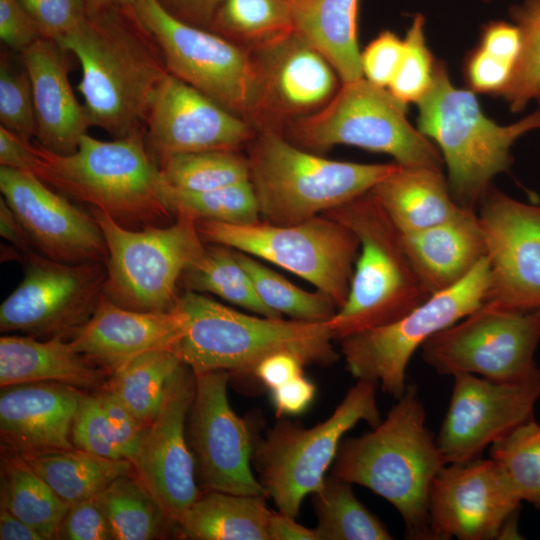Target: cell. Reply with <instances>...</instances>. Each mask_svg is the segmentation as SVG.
I'll return each mask as SVG.
<instances>
[{"instance_id":"cell-1","label":"cell","mask_w":540,"mask_h":540,"mask_svg":"<svg viewBox=\"0 0 540 540\" xmlns=\"http://www.w3.org/2000/svg\"><path fill=\"white\" fill-rule=\"evenodd\" d=\"M56 42L79 61L77 90L91 126L114 139L145 132L152 100L169 71L132 8L88 15Z\"/></svg>"},{"instance_id":"cell-2","label":"cell","mask_w":540,"mask_h":540,"mask_svg":"<svg viewBox=\"0 0 540 540\" xmlns=\"http://www.w3.org/2000/svg\"><path fill=\"white\" fill-rule=\"evenodd\" d=\"M371 431L341 442L331 475L370 489L400 514L406 536L433 540L429 491L446 465L414 383Z\"/></svg>"},{"instance_id":"cell-3","label":"cell","mask_w":540,"mask_h":540,"mask_svg":"<svg viewBox=\"0 0 540 540\" xmlns=\"http://www.w3.org/2000/svg\"><path fill=\"white\" fill-rule=\"evenodd\" d=\"M36 150L39 162L34 175L51 188L105 212L125 228L166 226L176 218L145 132L112 141L86 133L69 155L53 153L38 143Z\"/></svg>"},{"instance_id":"cell-4","label":"cell","mask_w":540,"mask_h":540,"mask_svg":"<svg viewBox=\"0 0 540 540\" xmlns=\"http://www.w3.org/2000/svg\"><path fill=\"white\" fill-rule=\"evenodd\" d=\"M179 305L186 326L171 351L195 374L224 370L253 377L262 360L282 351L298 355L306 365H331L339 358L326 322L250 315L188 290Z\"/></svg>"},{"instance_id":"cell-5","label":"cell","mask_w":540,"mask_h":540,"mask_svg":"<svg viewBox=\"0 0 540 540\" xmlns=\"http://www.w3.org/2000/svg\"><path fill=\"white\" fill-rule=\"evenodd\" d=\"M247 146L260 217L275 225L324 214L369 192L399 165L331 160L296 146L273 129L256 130Z\"/></svg>"},{"instance_id":"cell-6","label":"cell","mask_w":540,"mask_h":540,"mask_svg":"<svg viewBox=\"0 0 540 540\" xmlns=\"http://www.w3.org/2000/svg\"><path fill=\"white\" fill-rule=\"evenodd\" d=\"M418 107V130L438 148L453 198L471 209L478 206L494 177L511 167L516 140L540 128V103L517 122L500 125L484 114L474 92L453 85L439 61L433 85Z\"/></svg>"},{"instance_id":"cell-7","label":"cell","mask_w":540,"mask_h":540,"mask_svg":"<svg viewBox=\"0 0 540 540\" xmlns=\"http://www.w3.org/2000/svg\"><path fill=\"white\" fill-rule=\"evenodd\" d=\"M324 214L360 243L347 300L326 322L335 339L391 323L431 296L409 260L402 233L370 192Z\"/></svg>"},{"instance_id":"cell-8","label":"cell","mask_w":540,"mask_h":540,"mask_svg":"<svg viewBox=\"0 0 540 540\" xmlns=\"http://www.w3.org/2000/svg\"><path fill=\"white\" fill-rule=\"evenodd\" d=\"M378 387L359 379L326 420L310 428L280 420L255 440L253 468L278 511L296 518L303 500L322 486L344 435L359 422L372 428L382 420Z\"/></svg>"},{"instance_id":"cell-9","label":"cell","mask_w":540,"mask_h":540,"mask_svg":"<svg viewBox=\"0 0 540 540\" xmlns=\"http://www.w3.org/2000/svg\"><path fill=\"white\" fill-rule=\"evenodd\" d=\"M406 105L365 78L341 83L322 108L287 124V139L313 153L339 144L385 153L402 166L441 169L436 145L406 117Z\"/></svg>"},{"instance_id":"cell-10","label":"cell","mask_w":540,"mask_h":540,"mask_svg":"<svg viewBox=\"0 0 540 540\" xmlns=\"http://www.w3.org/2000/svg\"><path fill=\"white\" fill-rule=\"evenodd\" d=\"M108 251L104 294L130 310L161 312L174 309L183 272L204 251L196 219L178 213L166 226L132 230L93 208Z\"/></svg>"},{"instance_id":"cell-11","label":"cell","mask_w":540,"mask_h":540,"mask_svg":"<svg viewBox=\"0 0 540 540\" xmlns=\"http://www.w3.org/2000/svg\"><path fill=\"white\" fill-rule=\"evenodd\" d=\"M196 226L203 242L233 248L301 277L337 310L347 300L360 243L351 230L325 214L293 225L196 220Z\"/></svg>"},{"instance_id":"cell-12","label":"cell","mask_w":540,"mask_h":540,"mask_svg":"<svg viewBox=\"0 0 540 540\" xmlns=\"http://www.w3.org/2000/svg\"><path fill=\"white\" fill-rule=\"evenodd\" d=\"M132 10L156 42L169 73L254 124L261 86L251 51L179 20L158 0H136Z\"/></svg>"},{"instance_id":"cell-13","label":"cell","mask_w":540,"mask_h":540,"mask_svg":"<svg viewBox=\"0 0 540 540\" xmlns=\"http://www.w3.org/2000/svg\"><path fill=\"white\" fill-rule=\"evenodd\" d=\"M487 257L459 283L431 295L403 317L383 326L340 339L349 373L378 384L398 399L408 383L413 354L436 333L458 322L484 302L489 286Z\"/></svg>"},{"instance_id":"cell-14","label":"cell","mask_w":540,"mask_h":540,"mask_svg":"<svg viewBox=\"0 0 540 540\" xmlns=\"http://www.w3.org/2000/svg\"><path fill=\"white\" fill-rule=\"evenodd\" d=\"M539 343L540 309L517 311L483 303L433 335L420 350L438 374L515 382L539 368L535 361Z\"/></svg>"},{"instance_id":"cell-15","label":"cell","mask_w":540,"mask_h":540,"mask_svg":"<svg viewBox=\"0 0 540 540\" xmlns=\"http://www.w3.org/2000/svg\"><path fill=\"white\" fill-rule=\"evenodd\" d=\"M107 278L105 262L67 263L24 254V276L1 303V332L39 339L71 336L96 310Z\"/></svg>"},{"instance_id":"cell-16","label":"cell","mask_w":540,"mask_h":540,"mask_svg":"<svg viewBox=\"0 0 540 540\" xmlns=\"http://www.w3.org/2000/svg\"><path fill=\"white\" fill-rule=\"evenodd\" d=\"M195 375L186 432L200 486L204 491L267 496L253 472L251 425L228 399L230 374L216 370Z\"/></svg>"},{"instance_id":"cell-17","label":"cell","mask_w":540,"mask_h":540,"mask_svg":"<svg viewBox=\"0 0 540 540\" xmlns=\"http://www.w3.org/2000/svg\"><path fill=\"white\" fill-rule=\"evenodd\" d=\"M452 377L449 405L435 438L445 464L480 458L487 447L534 419L540 367L515 382L464 373Z\"/></svg>"},{"instance_id":"cell-18","label":"cell","mask_w":540,"mask_h":540,"mask_svg":"<svg viewBox=\"0 0 540 540\" xmlns=\"http://www.w3.org/2000/svg\"><path fill=\"white\" fill-rule=\"evenodd\" d=\"M494 307L540 309V203L516 200L491 186L479 204Z\"/></svg>"},{"instance_id":"cell-19","label":"cell","mask_w":540,"mask_h":540,"mask_svg":"<svg viewBox=\"0 0 540 540\" xmlns=\"http://www.w3.org/2000/svg\"><path fill=\"white\" fill-rule=\"evenodd\" d=\"M195 389L196 375L182 363L170 378L133 460L136 476L177 525L201 494L186 432Z\"/></svg>"},{"instance_id":"cell-20","label":"cell","mask_w":540,"mask_h":540,"mask_svg":"<svg viewBox=\"0 0 540 540\" xmlns=\"http://www.w3.org/2000/svg\"><path fill=\"white\" fill-rule=\"evenodd\" d=\"M522 501L489 457L444 465L429 491L433 540H492Z\"/></svg>"},{"instance_id":"cell-21","label":"cell","mask_w":540,"mask_h":540,"mask_svg":"<svg viewBox=\"0 0 540 540\" xmlns=\"http://www.w3.org/2000/svg\"><path fill=\"white\" fill-rule=\"evenodd\" d=\"M255 133L256 128L249 121L168 73L152 100L145 139L159 166L176 154L237 151Z\"/></svg>"},{"instance_id":"cell-22","label":"cell","mask_w":540,"mask_h":540,"mask_svg":"<svg viewBox=\"0 0 540 540\" xmlns=\"http://www.w3.org/2000/svg\"><path fill=\"white\" fill-rule=\"evenodd\" d=\"M0 190L41 254L67 263L107 260L106 241L94 216L33 173L0 166Z\"/></svg>"},{"instance_id":"cell-23","label":"cell","mask_w":540,"mask_h":540,"mask_svg":"<svg viewBox=\"0 0 540 540\" xmlns=\"http://www.w3.org/2000/svg\"><path fill=\"white\" fill-rule=\"evenodd\" d=\"M252 54L261 86L256 130L281 132L283 125L322 108L339 89L329 61L295 32Z\"/></svg>"},{"instance_id":"cell-24","label":"cell","mask_w":540,"mask_h":540,"mask_svg":"<svg viewBox=\"0 0 540 540\" xmlns=\"http://www.w3.org/2000/svg\"><path fill=\"white\" fill-rule=\"evenodd\" d=\"M186 316L179 305L169 311L123 308L103 294L90 319L69 339L73 348L110 375L137 356L168 349L181 337Z\"/></svg>"},{"instance_id":"cell-25","label":"cell","mask_w":540,"mask_h":540,"mask_svg":"<svg viewBox=\"0 0 540 540\" xmlns=\"http://www.w3.org/2000/svg\"><path fill=\"white\" fill-rule=\"evenodd\" d=\"M83 390L59 382L1 387L3 451L33 454L74 449L72 425Z\"/></svg>"},{"instance_id":"cell-26","label":"cell","mask_w":540,"mask_h":540,"mask_svg":"<svg viewBox=\"0 0 540 540\" xmlns=\"http://www.w3.org/2000/svg\"><path fill=\"white\" fill-rule=\"evenodd\" d=\"M67 54L58 42L42 37L21 53L32 88L37 143L60 155L74 153L91 126L70 84Z\"/></svg>"},{"instance_id":"cell-27","label":"cell","mask_w":540,"mask_h":540,"mask_svg":"<svg viewBox=\"0 0 540 540\" xmlns=\"http://www.w3.org/2000/svg\"><path fill=\"white\" fill-rule=\"evenodd\" d=\"M409 260L430 295L463 280L486 257V243L475 209L410 234H402Z\"/></svg>"},{"instance_id":"cell-28","label":"cell","mask_w":540,"mask_h":540,"mask_svg":"<svg viewBox=\"0 0 540 540\" xmlns=\"http://www.w3.org/2000/svg\"><path fill=\"white\" fill-rule=\"evenodd\" d=\"M110 373L77 352L69 339L4 335L0 338V386L59 382L97 390Z\"/></svg>"},{"instance_id":"cell-29","label":"cell","mask_w":540,"mask_h":540,"mask_svg":"<svg viewBox=\"0 0 540 540\" xmlns=\"http://www.w3.org/2000/svg\"><path fill=\"white\" fill-rule=\"evenodd\" d=\"M369 192L402 234L447 221L464 208L453 198L441 169L430 167L398 165Z\"/></svg>"},{"instance_id":"cell-30","label":"cell","mask_w":540,"mask_h":540,"mask_svg":"<svg viewBox=\"0 0 540 540\" xmlns=\"http://www.w3.org/2000/svg\"><path fill=\"white\" fill-rule=\"evenodd\" d=\"M294 30L332 65L341 83L363 77L357 40L359 0H289Z\"/></svg>"},{"instance_id":"cell-31","label":"cell","mask_w":540,"mask_h":540,"mask_svg":"<svg viewBox=\"0 0 540 540\" xmlns=\"http://www.w3.org/2000/svg\"><path fill=\"white\" fill-rule=\"evenodd\" d=\"M267 496L204 491L177 525L190 540H268Z\"/></svg>"},{"instance_id":"cell-32","label":"cell","mask_w":540,"mask_h":540,"mask_svg":"<svg viewBox=\"0 0 540 540\" xmlns=\"http://www.w3.org/2000/svg\"><path fill=\"white\" fill-rule=\"evenodd\" d=\"M20 455L68 506L98 495L119 476L135 472L129 460L78 448Z\"/></svg>"},{"instance_id":"cell-33","label":"cell","mask_w":540,"mask_h":540,"mask_svg":"<svg viewBox=\"0 0 540 540\" xmlns=\"http://www.w3.org/2000/svg\"><path fill=\"white\" fill-rule=\"evenodd\" d=\"M96 499L114 540H152L177 535V524L135 472L116 478Z\"/></svg>"},{"instance_id":"cell-34","label":"cell","mask_w":540,"mask_h":540,"mask_svg":"<svg viewBox=\"0 0 540 540\" xmlns=\"http://www.w3.org/2000/svg\"><path fill=\"white\" fill-rule=\"evenodd\" d=\"M0 480V507L34 527L44 540L56 539L69 506L19 453L3 451Z\"/></svg>"},{"instance_id":"cell-35","label":"cell","mask_w":540,"mask_h":540,"mask_svg":"<svg viewBox=\"0 0 540 540\" xmlns=\"http://www.w3.org/2000/svg\"><path fill=\"white\" fill-rule=\"evenodd\" d=\"M180 282L185 290L214 294L256 315L282 317L260 300L233 248L205 243L203 253L183 272Z\"/></svg>"},{"instance_id":"cell-36","label":"cell","mask_w":540,"mask_h":540,"mask_svg":"<svg viewBox=\"0 0 540 540\" xmlns=\"http://www.w3.org/2000/svg\"><path fill=\"white\" fill-rule=\"evenodd\" d=\"M352 483L329 475L313 494L319 540H391L386 525L355 495Z\"/></svg>"},{"instance_id":"cell-37","label":"cell","mask_w":540,"mask_h":540,"mask_svg":"<svg viewBox=\"0 0 540 540\" xmlns=\"http://www.w3.org/2000/svg\"><path fill=\"white\" fill-rule=\"evenodd\" d=\"M210 30L253 52L295 32L289 0H223Z\"/></svg>"},{"instance_id":"cell-38","label":"cell","mask_w":540,"mask_h":540,"mask_svg":"<svg viewBox=\"0 0 540 540\" xmlns=\"http://www.w3.org/2000/svg\"><path fill=\"white\" fill-rule=\"evenodd\" d=\"M181 364L171 350L149 351L113 372L104 387L147 427L159 410L170 378Z\"/></svg>"},{"instance_id":"cell-39","label":"cell","mask_w":540,"mask_h":540,"mask_svg":"<svg viewBox=\"0 0 540 540\" xmlns=\"http://www.w3.org/2000/svg\"><path fill=\"white\" fill-rule=\"evenodd\" d=\"M159 168L167 185L182 191L201 192L250 181L247 156L237 151L176 154L161 162Z\"/></svg>"},{"instance_id":"cell-40","label":"cell","mask_w":540,"mask_h":540,"mask_svg":"<svg viewBox=\"0 0 540 540\" xmlns=\"http://www.w3.org/2000/svg\"><path fill=\"white\" fill-rule=\"evenodd\" d=\"M236 255L258 297L272 311L291 319L316 323H325L336 313L334 302L321 292H308L297 287L251 255L238 250Z\"/></svg>"},{"instance_id":"cell-41","label":"cell","mask_w":540,"mask_h":540,"mask_svg":"<svg viewBox=\"0 0 540 540\" xmlns=\"http://www.w3.org/2000/svg\"><path fill=\"white\" fill-rule=\"evenodd\" d=\"M167 195L175 217L183 213L196 220L229 224L260 221L259 204L250 181L201 192L177 190L167 185Z\"/></svg>"},{"instance_id":"cell-42","label":"cell","mask_w":540,"mask_h":540,"mask_svg":"<svg viewBox=\"0 0 540 540\" xmlns=\"http://www.w3.org/2000/svg\"><path fill=\"white\" fill-rule=\"evenodd\" d=\"M495 462L519 499H540V423L532 419L490 446Z\"/></svg>"},{"instance_id":"cell-43","label":"cell","mask_w":540,"mask_h":540,"mask_svg":"<svg viewBox=\"0 0 540 540\" xmlns=\"http://www.w3.org/2000/svg\"><path fill=\"white\" fill-rule=\"evenodd\" d=\"M521 36L520 53L510 82L501 95L511 111L521 112L533 100L540 103V0H524L510 9Z\"/></svg>"},{"instance_id":"cell-44","label":"cell","mask_w":540,"mask_h":540,"mask_svg":"<svg viewBox=\"0 0 540 540\" xmlns=\"http://www.w3.org/2000/svg\"><path fill=\"white\" fill-rule=\"evenodd\" d=\"M425 17L413 16L404 38V52L397 72L387 88L404 105L419 103L433 85L437 61L428 48Z\"/></svg>"},{"instance_id":"cell-45","label":"cell","mask_w":540,"mask_h":540,"mask_svg":"<svg viewBox=\"0 0 540 540\" xmlns=\"http://www.w3.org/2000/svg\"><path fill=\"white\" fill-rule=\"evenodd\" d=\"M0 126L30 141L36 137V117L28 73L6 56L0 62Z\"/></svg>"},{"instance_id":"cell-46","label":"cell","mask_w":540,"mask_h":540,"mask_svg":"<svg viewBox=\"0 0 540 540\" xmlns=\"http://www.w3.org/2000/svg\"><path fill=\"white\" fill-rule=\"evenodd\" d=\"M75 448L109 459H125L115 428L97 390L84 393L75 414L71 432Z\"/></svg>"},{"instance_id":"cell-47","label":"cell","mask_w":540,"mask_h":540,"mask_svg":"<svg viewBox=\"0 0 540 540\" xmlns=\"http://www.w3.org/2000/svg\"><path fill=\"white\" fill-rule=\"evenodd\" d=\"M42 38L57 41L88 16L85 0H18Z\"/></svg>"},{"instance_id":"cell-48","label":"cell","mask_w":540,"mask_h":540,"mask_svg":"<svg viewBox=\"0 0 540 540\" xmlns=\"http://www.w3.org/2000/svg\"><path fill=\"white\" fill-rule=\"evenodd\" d=\"M404 52V39L385 30L374 38L360 55L363 77L372 84L388 88Z\"/></svg>"},{"instance_id":"cell-49","label":"cell","mask_w":540,"mask_h":540,"mask_svg":"<svg viewBox=\"0 0 540 540\" xmlns=\"http://www.w3.org/2000/svg\"><path fill=\"white\" fill-rule=\"evenodd\" d=\"M513 69L514 65L477 46L466 56L463 73L468 89L472 92L502 95L510 82Z\"/></svg>"},{"instance_id":"cell-50","label":"cell","mask_w":540,"mask_h":540,"mask_svg":"<svg viewBox=\"0 0 540 540\" xmlns=\"http://www.w3.org/2000/svg\"><path fill=\"white\" fill-rule=\"evenodd\" d=\"M61 540H114L96 496L70 505L57 538Z\"/></svg>"},{"instance_id":"cell-51","label":"cell","mask_w":540,"mask_h":540,"mask_svg":"<svg viewBox=\"0 0 540 540\" xmlns=\"http://www.w3.org/2000/svg\"><path fill=\"white\" fill-rule=\"evenodd\" d=\"M41 36L18 0H0V38L10 49L22 53Z\"/></svg>"},{"instance_id":"cell-52","label":"cell","mask_w":540,"mask_h":540,"mask_svg":"<svg viewBox=\"0 0 540 540\" xmlns=\"http://www.w3.org/2000/svg\"><path fill=\"white\" fill-rule=\"evenodd\" d=\"M479 47L515 66L521 48L518 27L505 21H490L480 32Z\"/></svg>"},{"instance_id":"cell-53","label":"cell","mask_w":540,"mask_h":540,"mask_svg":"<svg viewBox=\"0 0 540 540\" xmlns=\"http://www.w3.org/2000/svg\"><path fill=\"white\" fill-rule=\"evenodd\" d=\"M315 395V384L304 374L270 390L271 402L279 417L298 416L304 413Z\"/></svg>"},{"instance_id":"cell-54","label":"cell","mask_w":540,"mask_h":540,"mask_svg":"<svg viewBox=\"0 0 540 540\" xmlns=\"http://www.w3.org/2000/svg\"><path fill=\"white\" fill-rule=\"evenodd\" d=\"M305 362L291 352H277L262 360L254 371L255 378L260 385L269 391L304 374Z\"/></svg>"},{"instance_id":"cell-55","label":"cell","mask_w":540,"mask_h":540,"mask_svg":"<svg viewBox=\"0 0 540 540\" xmlns=\"http://www.w3.org/2000/svg\"><path fill=\"white\" fill-rule=\"evenodd\" d=\"M38 162L36 145L0 126V166L34 174Z\"/></svg>"},{"instance_id":"cell-56","label":"cell","mask_w":540,"mask_h":540,"mask_svg":"<svg viewBox=\"0 0 540 540\" xmlns=\"http://www.w3.org/2000/svg\"><path fill=\"white\" fill-rule=\"evenodd\" d=\"M174 17L188 24L209 29L223 0H158Z\"/></svg>"},{"instance_id":"cell-57","label":"cell","mask_w":540,"mask_h":540,"mask_svg":"<svg viewBox=\"0 0 540 540\" xmlns=\"http://www.w3.org/2000/svg\"><path fill=\"white\" fill-rule=\"evenodd\" d=\"M268 540H319L315 528L305 527L295 518L272 511L267 524Z\"/></svg>"},{"instance_id":"cell-58","label":"cell","mask_w":540,"mask_h":540,"mask_svg":"<svg viewBox=\"0 0 540 540\" xmlns=\"http://www.w3.org/2000/svg\"><path fill=\"white\" fill-rule=\"evenodd\" d=\"M0 233L5 240L23 254L36 250L26 230L2 196L0 198Z\"/></svg>"},{"instance_id":"cell-59","label":"cell","mask_w":540,"mask_h":540,"mask_svg":"<svg viewBox=\"0 0 540 540\" xmlns=\"http://www.w3.org/2000/svg\"><path fill=\"white\" fill-rule=\"evenodd\" d=\"M0 540H44L31 525L0 507Z\"/></svg>"},{"instance_id":"cell-60","label":"cell","mask_w":540,"mask_h":540,"mask_svg":"<svg viewBox=\"0 0 540 540\" xmlns=\"http://www.w3.org/2000/svg\"><path fill=\"white\" fill-rule=\"evenodd\" d=\"M136 0H85L88 15H94L109 8H132Z\"/></svg>"},{"instance_id":"cell-61","label":"cell","mask_w":540,"mask_h":540,"mask_svg":"<svg viewBox=\"0 0 540 540\" xmlns=\"http://www.w3.org/2000/svg\"><path fill=\"white\" fill-rule=\"evenodd\" d=\"M533 505L540 510V499L537 500Z\"/></svg>"}]
</instances>
